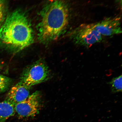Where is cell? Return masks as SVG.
I'll list each match as a JSON object with an SVG mask.
<instances>
[{"label": "cell", "instance_id": "cell-9", "mask_svg": "<svg viewBox=\"0 0 122 122\" xmlns=\"http://www.w3.org/2000/svg\"><path fill=\"white\" fill-rule=\"evenodd\" d=\"M122 75L114 78L109 84L111 86V92L113 93L121 92L122 91Z\"/></svg>", "mask_w": 122, "mask_h": 122}, {"label": "cell", "instance_id": "cell-4", "mask_svg": "<svg viewBox=\"0 0 122 122\" xmlns=\"http://www.w3.org/2000/svg\"><path fill=\"white\" fill-rule=\"evenodd\" d=\"M70 38L77 45L89 48L100 42L102 36L94 28L92 24H83L71 32Z\"/></svg>", "mask_w": 122, "mask_h": 122}, {"label": "cell", "instance_id": "cell-5", "mask_svg": "<svg viewBox=\"0 0 122 122\" xmlns=\"http://www.w3.org/2000/svg\"><path fill=\"white\" fill-rule=\"evenodd\" d=\"M41 95L36 91L25 100L15 106V112L21 118L36 116L39 114L42 107Z\"/></svg>", "mask_w": 122, "mask_h": 122}, {"label": "cell", "instance_id": "cell-13", "mask_svg": "<svg viewBox=\"0 0 122 122\" xmlns=\"http://www.w3.org/2000/svg\"><path fill=\"white\" fill-rule=\"evenodd\" d=\"M4 66V64L2 61L0 60V70H2Z\"/></svg>", "mask_w": 122, "mask_h": 122}, {"label": "cell", "instance_id": "cell-11", "mask_svg": "<svg viewBox=\"0 0 122 122\" xmlns=\"http://www.w3.org/2000/svg\"><path fill=\"white\" fill-rule=\"evenodd\" d=\"M5 7L0 8V26L2 25L5 19Z\"/></svg>", "mask_w": 122, "mask_h": 122}, {"label": "cell", "instance_id": "cell-6", "mask_svg": "<svg viewBox=\"0 0 122 122\" xmlns=\"http://www.w3.org/2000/svg\"><path fill=\"white\" fill-rule=\"evenodd\" d=\"M120 18L118 17L106 18L92 23L94 28L102 36H110L122 33Z\"/></svg>", "mask_w": 122, "mask_h": 122}, {"label": "cell", "instance_id": "cell-1", "mask_svg": "<svg viewBox=\"0 0 122 122\" xmlns=\"http://www.w3.org/2000/svg\"><path fill=\"white\" fill-rule=\"evenodd\" d=\"M69 8L63 0H50L40 12L37 26L39 41L47 44L57 40L63 34L70 20Z\"/></svg>", "mask_w": 122, "mask_h": 122}, {"label": "cell", "instance_id": "cell-2", "mask_svg": "<svg viewBox=\"0 0 122 122\" xmlns=\"http://www.w3.org/2000/svg\"><path fill=\"white\" fill-rule=\"evenodd\" d=\"M34 41L31 24L25 13L17 10L9 15L0 28V45L16 53L29 46Z\"/></svg>", "mask_w": 122, "mask_h": 122}, {"label": "cell", "instance_id": "cell-3", "mask_svg": "<svg viewBox=\"0 0 122 122\" xmlns=\"http://www.w3.org/2000/svg\"><path fill=\"white\" fill-rule=\"evenodd\" d=\"M50 77L48 66L42 59L38 60L26 68L22 73L19 83L32 87L45 81Z\"/></svg>", "mask_w": 122, "mask_h": 122}, {"label": "cell", "instance_id": "cell-7", "mask_svg": "<svg viewBox=\"0 0 122 122\" xmlns=\"http://www.w3.org/2000/svg\"><path fill=\"white\" fill-rule=\"evenodd\" d=\"M31 88L19 82L10 90L5 100L15 106L23 101L29 97Z\"/></svg>", "mask_w": 122, "mask_h": 122}, {"label": "cell", "instance_id": "cell-12", "mask_svg": "<svg viewBox=\"0 0 122 122\" xmlns=\"http://www.w3.org/2000/svg\"><path fill=\"white\" fill-rule=\"evenodd\" d=\"M5 0H0V8L5 7Z\"/></svg>", "mask_w": 122, "mask_h": 122}, {"label": "cell", "instance_id": "cell-8", "mask_svg": "<svg viewBox=\"0 0 122 122\" xmlns=\"http://www.w3.org/2000/svg\"><path fill=\"white\" fill-rule=\"evenodd\" d=\"M15 113L14 105L6 100L0 102V122H6Z\"/></svg>", "mask_w": 122, "mask_h": 122}, {"label": "cell", "instance_id": "cell-10", "mask_svg": "<svg viewBox=\"0 0 122 122\" xmlns=\"http://www.w3.org/2000/svg\"><path fill=\"white\" fill-rule=\"evenodd\" d=\"M11 82V79L0 74V93L6 91L10 86Z\"/></svg>", "mask_w": 122, "mask_h": 122}]
</instances>
